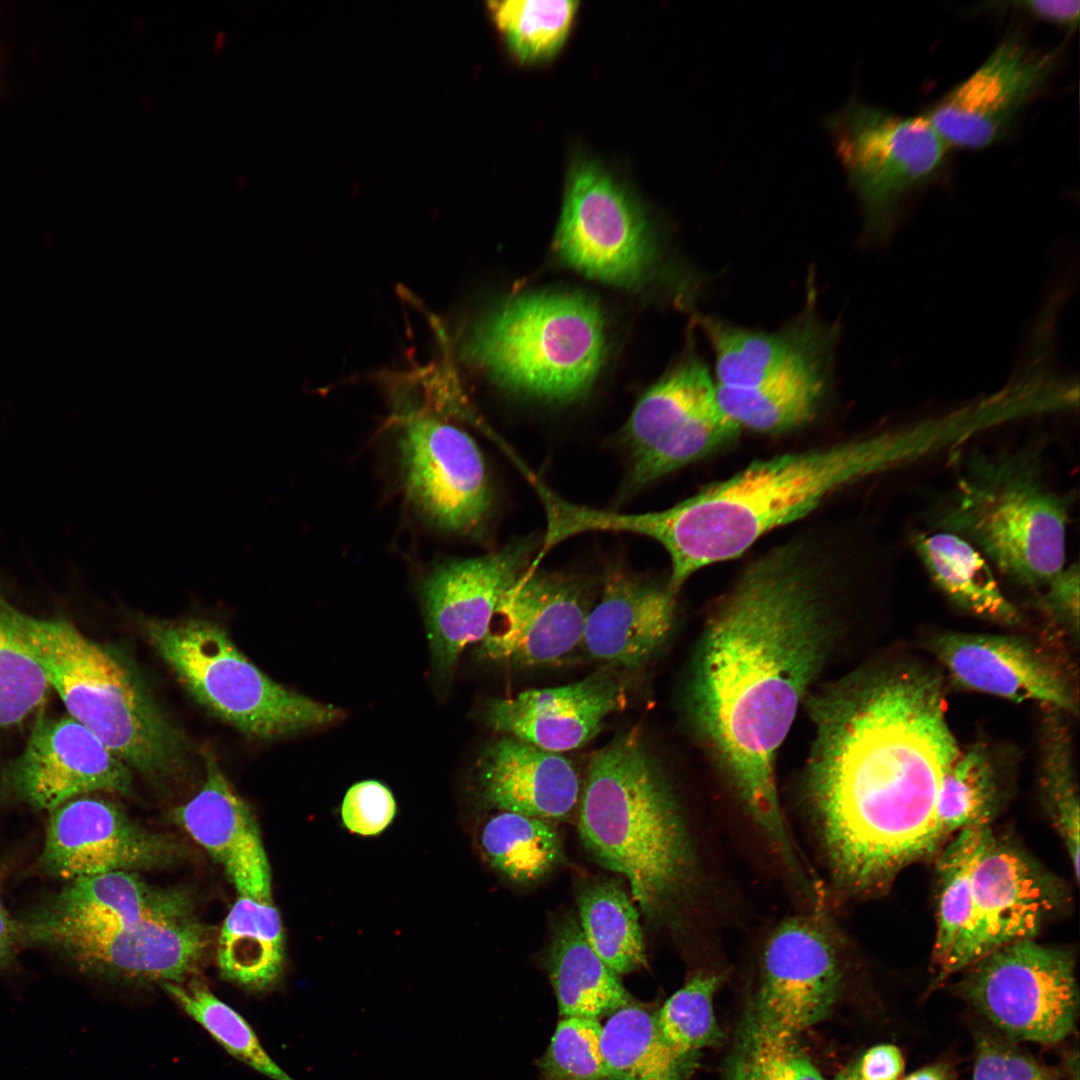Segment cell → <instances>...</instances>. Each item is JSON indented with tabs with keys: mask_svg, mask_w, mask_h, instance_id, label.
<instances>
[{
	"mask_svg": "<svg viewBox=\"0 0 1080 1080\" xmlns=\"http://www.w3.org/2000/svg\"><path fill=\"white\" fill-rule=\"evenodd\" d=\"M1060 712L1051 709L1044 719L1041 740L1040 789L1042 800L1069 856L1075 881L1079 879V794L1072 748Z\"/></svg>",
	"mask_w": 1080,
	"mask_h": 1080,
	"instance_id": "f35d334b",
	"label": "cell"
},
{
	"mask_svg": "<svg viewBox=\"0 0 1080 1080\" xmlns=\"http://www.w3.org/2000/svg\"><path fill=\"white\" fill-rule=\"evenodd\" d=\"M488 8L513 55L533 63L551 58L562 47L578 2L507 0L489 2Z\"/></svg>",
	"mask_w": 1080,
	"mask_h": 1080,
	"instance_id": "60d3db41",
	"label": "cell"
},
{
	"mask_svg": "<svg viewBox=\"0 0 1080 1080\" xmlns=\"http://www.w3.org/2000/svg\"><path fill=\"white\" fill-rule=\"evenodd\" d=\"M152 647L192 697L243 733L274 739L331 724L342 710L275 682L234 644L226 630L206 619H150Z\"/></svg>",
	"mask_w": 1080,
	"mask_h": 1080,
	"instance_id": "ba28073f",
	"label": "cell"
},
{
	"mask_svg": "<svg viewBox=\"0 0 1080 1080\" xmlns=\"http://www.w3.org/2000/svg\"><path fill=\"white\" fill-rule=\"evenodd\" d=\"M4 784L16 800L52 811L90 792L127 793L131 771L70 715L41 712L23 751L7 767Z\"/></svg>",
	"mask_w": 1080,
	"mask_h": 1080,
	"instance_id": "ffe728a7",
	"label": "cell"
},
{
	"mask_svg": "<svg viewBox=\"0 0 1080 1080\" xmlns=\"http://www.w3.org/2000/svg\"><path fill=\"white\" fill-rule=\"evenodd\" d=\"M992 832L991 824H975L946 842L937 862L938 898L933 964L942 981L968 932L973 906V870Z\"/></svg>",
	"mask_w": 1080,
	"mask_h": 1080,
	"instance_id": "836d02e7",
	"label": "cell"
},
{
	"mask_svg": "<svg viewBox=\"0 0 1080 1080\" xmlns=\"http://www.w3.org/2000/svg\"><path fill=\"white\" fill-rule=\"evenodd\" d=\"M590 609L578 580L529 566L502 595L480 656L517 668L561 663L581 647Z\"/></svg>",
	"mask_w": 1080,
	"mask_h": 1080,
	"instance_id": "e0dca14e",
	"label": "cell"
},
{
	"mask_svg": "<svg viewBox=\"0 0 1080 1080\" xmlns=\"http://www.w3.org/2000/svg\"><path fill=\"white\" fill-rule=\"evenodd\" d=\"M401 419L402 464L411 499L441 528L468 532L478 527L491 495L476 443L424 408L407 410Z\"/></svg>",
	"mask_w": 1080,
	"mask_h": 1080,
	"instance_id": "9a60e30c",
	"label": "cell"
},
{
	"mask_svg": "<svg viewBox=\"0 0 1080 1080\" xmlns=\"http://www.w3.org/2000/svg\"><path fill=\"white\" fill-rule=\"evenodd\" d=\"M50 812L38 867L53 878L157 869L182 856L174 839L137 824L110 801L75 798Z\"/></svg>",
	"mask_w": 1080,
	"mask_h": 1080,
	"instance_id": "2e32d148",
	"label": "cell"
},
{
	"mask_svg": "<svg viewBox=\"0 0 1080 1080\" xmlns=\"http://www.w3.org/2000/svg\"><path fill=\"white\" fill-rule=\"evenodd\" d=\"M578 834L601 866L625 877L647 916L680 887L690 856L686 830L664 774L639 734L623 733L590 758Z\"/></svg>",
	"mask_w": 1080,
	"mask_h": 1080,
	"instance_id": "5b68a950",
	"label": "cell"
},
{
	"mask_svg": "<svg viewBox=\"0 0 1080 1080\" xmlns=\"http://www.w3.org/2000/svg\"><path fill=\"white\" fill-rule=\"evenodd\" d=\"M1004 4L1069 30H1073L1078 25L1080 2L1077 0H1029Z\"/></svg>",
	"mask_w": 1080,
	"mask_h": 1080,
	"instance_id": "681fc988",
	"label": "cell"
},
{
	"mask_svg": "<svg viewBox=\"0 0 1080 1080\" xmlns=\"http://www.w3.org/2000/svg\"><path fill=\"white\" fill-rule=\"evenodd\" d=\"M740 430L722 412L704 363L691 357L652 386L627 423L630 482L641 487L732 442Z\"/></svg>",
	"mask_w": 1080,
	"mask_h": 1080,
	"instance_id": "7c38bea8",
	"label": "cell"
},
{
	"mask_svg": "<svg viewBox=\"0 0 1080 1080\" xmlns=\"http://www.w3.org/2000/svg\"><path fill=\"white\" fill-rule=\"evenodd\" d=\"M549 975L562 1017L598 1019L630 1005L631 996L617 974L589 946L572 918L554 934Z\"/></svg>",
	"mask_w": 1080,
	"mask_h": 1080,
	"instance_id": "1f68e13d",
	"label": "cell"
},
{
	"mask_svg": "<svg viewBox=\"0 0 1080 1080\" xmlns=\"http://www.w3.org/2000/svg\"><path fill=\"white\" fill-rule=\"evenodd\" d=\"M626 703L624 683L603 672L563 686L492 699L483 720L503 735L562 754L586 745L606 718Z\"/></svg>",
	"mask_w": 1080,
	"mask_h": 1080,
	"instance_id": "603a6c76",
	"label": "cell"
},
{
	"mask_svg": "<svg viewBox=\"0 0 1080 1080\" xmlns=\"http://www.w3.org/2000/svg\"><path fill=\"white\" fill-rule=\"evenodd\" d=\"M904 1069V1059L898 1047L879 1044L869 1048L850 1069L856 1080H898Z\"/></svg>",
	"mask_w": 1080,
	"mask_h": 1080,
	"instance_id": "c3c4849f",
	"label": "cell"
},
{
	"mask_svg": "<svg viewBox=\"0 0 1080 1080\" xmlns=\"http://www.w3.org/2000/svg\"><path fill=\"white\" fill-rule=\"evenodd\" d=\"M161 987L232 1056L272 1080H295L267 1053L247 1021L196 976Z\"/></svg>",
	"mask_w": 1080,
	"mask_h": 1080,
	"instance_id": "74e56055",
	"label": "cell"
},
{
	"mask_svg": "<svg viewBox=\"0 0 1080 1080\" xmlns=\"http://www.w3.org/2000/svg\"><path fill=\"white\" fill-rule=\"evenodd\" d=\"M925 452L922 434L908 425L783 453L753 461L669 508L608 512L604 526L660 544L671 563L666 584L677 594L698 570L739 557L767 533L808 516L834 494L921 460Z\"/></svg>",
	"mask_w": 1080,
	"mask_h": 1080,
	"instance_id": "3957f363",
	"label": "cell"
},
{
	"mask_svg": "<svg viewBox=\"0 0 1080 1080\" xmlns=\"http://www.w3.org/2000/svg\"><path fill=\"white\" fill-rule=\"evenodd\" d=\"M221 976L256 992L273 988L284 966V934L272 902L239 896L227 914L217 941Z\"/></svg>",
	"mask_w": 1080,
	"mask_h": 1080,
	"instance_id": "f546056e",
	"label": "cell"
},
{
	"mask_svg": "<svg viewBox=\"0 0 1080 1080\" xmlns=\"http://www.w3.org/2000/svg\"><path fill=\"white\" fill-rule=\"evenodd\" d=\"M528 544L453 561L434 570L423 587L428 639L436 670L449 674L471 643L488 632L507 588L529 566Z\"/></svg>",
	"mask_w": 1080,
	"mask_h": 1080,
	"instance_id": "44dd1931",
	"label": "cell"
},
{
	"mask_svg": "<svg viewBox=\"0 0 1080 1080\" xmlns=\"http://www.w3.org/2000/svg\"><path fill=\"white\" fill-rule=\"evenodd\" d=\"M847 544L814 528L751 559L715 602L696 659V727L780 853L792 845L776 753L824 664L835 592L852 566Z\"/></svg>",
	"mask_w": 1080,
	"mask_h": 1080,
	"instance_id": "6da1fadb",
	"label": "cell"
},
{
	"mask_svg": "<svg viewBox=\"0 0 1080 1080\" xmlns=\"http://www.w3.org/2000/svg\"><path fill=\"white\" fill-rule=\"evenodd\" d=\"M462 354L504 387L573 400L589 389L603 362L602 314L577 293L519 295L471 327Z\"/></svg>",
	"mask_w": 1080,
	"mask_h": 1080,
	"instance_id": "52a82bcc",
	"label": "cell"
},
{
	"mask_svg": "<svg viewBox=\"0 0 1080 1080\" xmlns=\"http://www.w3.org/2000/svg\"><path fill=\"white\" fill-rule=\"evenodd\" d=\"M28 915L88 928H119L196 915L183 889L160 888L135 872L116 871L68 882Z\"/></svg>",
	"mask_w": 1080,
	"mask_h": 1080,
	"instance_id": "4316f807",
	"label": "cell"
},
{
	"mask_svg": "<svg viewBox=\"0 0 1080 1080\" xmlns=\"http://www.w3.org/2000/svg\"><path fill=\"white\" fill-rule=\"evenodd\" d=\"M579 926L594 952L616 974L646 965L647 957L637 910L613 881H599L578 897Z\"/></svg>",
	"mask_w": 1080,
	"mask_h": 1080,
	"instance_id": "e575fe53",
	"label": "cell"
},
{
	"mask_svg": "<svg viewBox=\"0 0 1080 1080\" xmlns=\"http://www.w3.org/2000/svg\"><path fill=\"white\" fill-rule=\"evenodd\" d=\"M841 979L839 955L824 927L810 917H791L768 939L748 1011L767 1029L798 1037L829 1014Z\"/></svg>",
	"mask_w": 1080,
	"mask_h": 1080,
	"instance_id": "ac0fdd59",
	"label": "cell"
},
{
	"mask_svg": "<svg viewBox=\"0 0 1080 1080\" xmlns=\"http://www.w3.org/2000/svg\"><path fill=\"white\" fill-rule=\"evenodd\" d=\"M19 939L46 946L86 975L127 985L181 982L196 976L208 944L197 915L119 928H88L26 915Z\"/></svg>",
	"mask_w": 1080,
	"mask_h": 1080,
	"instance_id": "8fae6325",
	"label": "cell"
},
{
	"mask_svg": "<svg viewBox=\"0 0 1080 1080\" xmlns=\"http://www.w3.org/2000/svg\"><path fill=\"white\" fill-rule=\"evenodd\" d=\"M483 849L494 868L517 883L549 873L561 857V842L550 821L503 811L482 832Z\"/></svg>",
	"mask_w": 1080,
	"mask_h": 1080,
	"instance_id": "8d00e7d4",
	"label": "cell"
},
{
	"mask_svg": "<svg viewBox=\"0 0 1080 1080\" xmlns=\"http://www.w3.org/2000/svg\"><path fill=\"white\" fill-rule=\"evenodd\" d=\"M903 1080H951V1078L943 1065H932L911 1073Z\"/></svg>",
	"mask_w": 1080,
	"mask_h": 1080,
	"instance_id": "f907efd6",
	"label": "cell"
},
{
	"mask_svg": "<svg viewBox=\"0 0 1080 1080\" xmlns=\"http://www.w3.org/2000/svg\"><path fill=\"white\" fill-rule=\"evenodd\" d=\"M675 596L667 584L612 572L588 613L580 648L608 666L630 670L644 666L672 630Z\"/></svg>",
	"mask_w": 1080,
	"mask_h": 1080,
	"instance_id": "d4e9b609",
	"label": "cell"
},
{
	"mask_svg": "<svg viewBox=\"0 0 1080 1080\" xmlns=\"http://www.w3.org/2000/svg\"><path fill=\"white\" fill-rule=\"evenodd\" d=\"M206 760L199 792L174 811L176 822L219 863L239 896L272 902L271 869L256 819L216 760Z\"/></svg>",
	"mask_w": 1080,
	"mask_h": 1080,
	"instance_id": "cb8c5ba5",
	"label": "cell"
},
{
	"mask_svg": "<svg viewBox=\"0 0 1080 1080\" xmlns=\"http://www.w3.org/2000/svg\"><path fill=\"white\" fill-rule=\"evenodd\" d=\"M968 932L946 978L1007 944L1033 939L1056 908L1059 892L1022 851L991 832L973 870Z\"/></svg>",
	"mask_w": 1080,
	"mask_h": 1080,
	"instance_id": "d6986e66",
	"label": "cell"
},
{
	"mask_svg": "<svg viewBox=\"0 0 1080 1080\" xmlns=\"http://www.w3.org/2000/svg\"><path fill=\"white\" fill-rule=\"evenodd\" d=\"M561 258L583 274L631 287L652 261L647 220L629 192L589 159L571 166L556 233Z\"/></svg>",
	"mask_w": 1080,
	"mask_h": 1080,
	"instance_id": "4fadbf2b",
	"label": "cell"
},
{
	"mask_svg": "<svg viewBox=\"0 0 1080 1080\" xmlns=\"http://www.w3.org/2000/svg\"><path fill=\"white\" fill-rule=\"evenodd\" d=\"M933 648L960 688L1013 702L1035 701L1061 712L1078 711L1063 669L1023 638L951 632L938 636Z\"/></svg>",
	"mask_w": 1080,
	"mask_h": 1080,
	"instance_id": "7402d4cb",
	"label": "cell"
},
{
	"mask_svg": "<svg viewBox=\"0 0 1080 1080\" xmlns=\"http://www.w3.org/2000/svg\"><path fill=\"white\" fill-rule=\"evenodd\" d=\"M19 611L0 594V730L24 721L51 691L22 635Z\"/></svg>",
	"mask_w": 1080,
	"mask_h": 1080,
	"instance_id": "b9f144b4",
	"label": "cell"
},
{
	"mask_svg": "<svg viewBox=\"0 0 1080 1080\" xmlns=\"http://www.w3.org/2000/svg\"><path fill=\"white\" fill-rule=\"evenodd\" d=\"M721 981L719 974L697 973L655 1014L662 1036L679 1054L693 1057L723 1039L713 1007Z\"/></svg>",
	"mask_w": 1080,
	"mask_h": 1080,
	"instance_id": "7bdbcfd3",
	"label": "cell"
},
{
	"mask_svg": "<svg viewBox=\"0 0 1080 1080\" xmlns=\"http://www.w3.org/2000/svg\"><path fill=\"white\" fill-rule=\"evenodd\" d=\"M808 704V796L830 863L849 888H880L940 848L939 787L961 750L941 679L912 665L859 672Z\"/></svg>",
	"mask_w": 1080,
	"mask_h": 1080,
	"instance_id": "7a4b0ae2",
	"label": "cell"
},
{
	"mask_svg": "<svg viewBox=\"0 0 1080 1080\" xmlns=\"http://www.w3.org/2000/svg\"><path fill=\"white\" fill-rule=\"evenodd\" d=\"M479 779L492 806L547 821L569 817L582 793L568 758L508 735L484 752Z\"/></svg>",
	"mask_w": 1080,
	"mask_h": 1080,
	"instance_id": "484cf974",
	"label": "cell"
},
{
	"mask_svg": "<svg viewBox=\"0 0 1080 1080\" xmlns=\"http://www.w3.org/2000/svg\"><path fill=\"white\" fill-rule=\"evenodd\" d=\"M1007 1036L981 1035L972 1080H1052L1049 1073Z\"/></svg>",
	"mask_w": 1080,
	"mask_h": 1080,
	"instance_id": "f6af8a7d",
	"label": "cell"
},
{
	"mask_svg": "<svg viewBox=\"0 0 1080 1080\" xmlns=\"http://www.w3.org/2000/svg\"><path fill=\"white\" fill-rule=\"evenodd\" d=\"M824 387L821 364L814 353L754 387L716 385V398L722 412L739 430L777 434L810 422L822 400Z\"/></svg>",
	"mask_w": 1080,
	"mask_h": 1080,
	"instance_id": "83f0119b",
	"label": "cell"
},
{
	"mask_svg": "<svg viewBox=\"0 0 1080 1080\" xmlns=\"http://www.w3.org/2000/svg\"><path fill=\"white\" fill-rule=\"evenodd\" d=\"M912 546L936 587L957 607L1006 625L1022 620L1001 591L987 559L965 539L945 531L912 535Z\"/></svg>",
	"mask_w": 1080,
	"mask_h": 1080,
	"instance_id": "f1b7e54d",
	"label": "cell"
},
{
	"mask_svg": "<svg viewBox=\"0 0 1080 1080\" xmlns=\"http://www.w3.org/2000/svg\"><path fill=\"white\" fill-rule=\"evenodd\" d=\"M952 486L928 520L972 544L1005 578L1039 591L1066 566L1073 495L1048 481L1039 448L952 452Z\"/></svg>",
	"mask_w": 1080,
	"mask_h": 1080,
	"instance_id": "277c9868",
	"label": "cell"
},
{
	"mask_svg": "<svg viewBox=\"0 0 1080 1080\" xmlns=\"http://www.w3.org/2000/svg\"><path fill=\"white\" fill-rule=\"evenodd\" d=\"M601 1030L596 1018L562 1017L543 1062L547 1080H606Z\"/></svg>",
	"mask_w": 1080,
	"mask_h": 1080,
	"instance_id": "ee69618b",
	"label": "cell"
},
{
	"mask_svg": "<svg viewBox=\"0 0 1080 1080\" xmlns=\"http://www.w3.org/2000/svg\"><path fill=\"white\" fill-rule=\"evenodd\" d=\"M837 152L871 228L888 229L902 199L928 183L949 146L921 115L850 102L829 120Z\"/></svg>",
	"mask_w": 1080,
	"mask_h": 1080,
	"instance_id": "30bf717a",
	"label": "cell"
},
{
	"mask_svg": "<svg viewBox=\"0 0 1080 1080\" xmlns=\"http://www.w3.org/2000/svg\"><path fill=\"white\" fill-rule=\"evenodd\" d=\"M966 969L963 995L1005 1036L1054 1044L1072 1032L1079 993L1069 953L1025 939Z\"/></svg>",
	"mask_w": 1080,
	"mask_h": 1080,
	"instance_id": "9c48e42d",
	"label": "cell"
},
{
	"mask_svg": "<svg viewBox=\"0 0 1080 1080\" xmlns=\"http://www.w3.org/2000/svg\"><path fill=\"white\" fill-rule=\"evenodd\" d=\"M1057 49L1032 48L1007 34L965 80L922 115L950 146L979 149L1000 140L1056 69Z\"/></svg>",
	"mask_w": 1080,
	"mask_h": 1080,
	"instance_id": "5bb4252c",
	"label": "cell"
},
{
	"mask_svg": "<svg viewBox=\"0 0 1080 1080\" xmlns=\"http://www.w3.org/2000/svg\"><path fill=\"white\" fill-rule=\"evenodd\" d=\"M999 805L998 775L987 750L981 745L960 750L939 787L935 811L939 846L966 827L991 824Z\"/></svg>",
	"mask_w": 1080,
	"mask_h": 1080,
	"instance_id": "d590c367",
	"label": "cell"
},
{
	"mask_svg": "<svg viewBox=\"0 0 1080 1080\" xmlns=\"http://www.w3.org/2000/svg\"><path fill=\"white\" fill-rule=\"evenodd\" d=\"M1079 566H1065L1038 594V606L1078 639L1079 635Z\"/></svg>",
	"mask_w": 1080,
	"mask_h": 1080,
	"instance_id": "7dc6e473",
	"label": "cell"
},
{
	"mask_svg": "<svg viewBox=\"0 0 1080 1080\" xmlns=\"http://www.w3.org/2000/svg\"><path fill=\"white\" fill-rule=\"evenodd\" d=\"M700 323L715 351L719 386H757L794 361L817 353L818 334L808 321L775 334L739 329L709 317Z\"/></svg>",
	"mask_w": 1080,
	"mask_h": 1080,
	"instance_id": "4dcf8cb0",
	"label": "cell"
},
{
	"mask_svg": "<svg viewBox=\"0 0 1080 1080\" xmlns=\"http://www.w3.org/2000/svg\"><path fill=\"white\" fill-rule=\"evenodd\" d=\"M22 635L68 715L129 768L160 784L183 772L189 746L134 671L62 618L19 612Z\"/></svg>",
	"mask_w": 1080,
	"mask_h": 1080,
	"instance_id": "8992f818",
	"label": "cell"
},
{
	"mask_svg": "<svg viewBox=\"0 0 1080 1080\" xmlns=\"http://www.w3.org/2000/svg\"><path fill=\"white\" fill-rule=\"evenodd\" d=\"M601 1050L606 1080H685L692 1064L664 1039L655 1014L632 1005L602 1025Z\"/></svg>",
	"mask_w": 1080,
	"mask_h": 1080,
	"instance_id": "d6a6232c",
	"label": "cell"
},
{
	"mask_svg": "<svg viewBox=\"0 0 1080 1080\" xmlns=\"http://www.w3.org/2000/svg\"><path fill=\"white\" fill-rule=\"evenodd\" d=\"M724 1080H825L798 1037L761 1025L747 1010L724 1064Z\"/></svg>",
	"mask_w": 1080,
	"mask_h": 1080,
	"instance_id": "ab89813d",
	"label": "cell"
},
{
	"mask_svg": "<svg viewBox=\"0 0 1080 1080\" xmlns=\"http://www.w3.org/2000/svg\"><path fill=\"white\" fill-rule=\"evenodd\" d=\"M395 812L396 803L391 791L373 780L350 787L341 806L345 827L363 836L382 832L393 820Z\"/></svg>",
	"mask_w": 1080,
	"mask_h": 1080,
	"instance_id": "bcb514c9",
	"label": "cell"
},
{
	"mask_svg": "<svg viewBox=\"0 0 1080 1080\" xmlns=\"http://www.w3.org/2000/svg\"><path fill=\"white\" fill-rule=\"evenodd\" d=\"M833 1080H856V1079L852 1076L850 1070H848L847 1072H844V1073H841V1074L837 1075Z\"/></svg>",
	"mask_w": 1080,
	"mask_h": 1080,
	"instance_id": "816d5d0a",
	"label": "cell"
}]
</instances>
